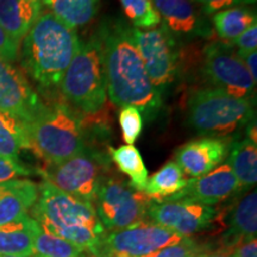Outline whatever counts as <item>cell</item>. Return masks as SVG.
I'll use <instances>...</instances> for the list:
<instances>
[{
	"label": "cell",
	"mask_w": 257,
	"mask_h": 257,
	"mask_svg": "<svg viewBox=\"0 0 257 257\" xmlns=\"http://www.w3.org/2000/svg\"><path fill=\"white\" fill-rule=\"evenodd\" d=\"M98 30L104 44L106 86L111 101L118 107L135 106L147 119L154 120L162 107V95L144 68L134 28L123 19H115L101 24Z\"/></svg>",
	"instance_id": "1"
},
{
	"label": "cell",
	"mask_w": 257,
	"mask_h": 257,
	"mask_svg": "<svg viewBox=\"0 0 257 257\" xmlns=\"http://www.w3.org/2000/svg\"><path fill=\"white\" fill-rule=\"evenodd\" d=\"M81 47L78 32L50 12L36 19L19 47L22 68L38 87L59 88L64 73Z\"/></svg>",
	"instance_id": "2"
},
{
	"label": "cell",
	"mask_w": 257,
	"mask_h": 257,
	"mask_svg": "<svg viewBox=\"0 0 257 257\" xmlns=\"http://www.w3.org/2000/svg\"><path fill=\"white\" fill-rule=\"evenodd\" d=\"M30 216L41 229L94 255L106 230L92 202L67 194L48 181L38 185V198Z\"/></svg>",
	"instance_id": "3"
},
{
	"label": "cell",
	"mask_w": 257,
	"mask_h": 257,
	"mask_svg": "<svg viewBox=\"0 0 257 257\" xmlns=\"http://www.w3.org/2000/svg\"><path fill=\"white\" fill-rule=\"evenodd\" d=\"M30 150L44 165H55L91 147L83 114L63 99L44 102L30 121L24 123Z\"/></svg>",
	"instance_id": "4"
},
{
	"label": "cell",
	"mask_w": 257,
	"mask_h": 257,
	"mask_svg": "<svg viewBox=\"0 0 257 257\" xmlns=\"http://www.w3.org/2000/svg\"><path fill=\"white\" fill-rule=\"evenodd\" d=\"M59 88L64 100L82 114L101 111L107 96V86L100 31L93 34L86 43H81Z\"/></svg>",
	"instance_id": "5"
},
{
	"label": "cell",
	"mask_w": 257,
	"mask_h": 257,
	"mask_svg": "<svg viewBox=\"0 0 257 257\" xmlns=\"http://www.w3.org/2000/svg\"><path fill=\"white\" fill-rule=\"evenodd\" d=\"M185 110L189 126L204 137H227L255 119L252 99L207 86L188 93Z\"/></svg>",
	"instance_id": "6"
},
{
	"label": "cell",
	"mask_w": 257,
	"mask_h": 257,
	"mask_svg": "<svg viewBox=\"0 0 257 257\" xmlns=\"http://www.w3.org/2000/svg\"><path fill=\"white\" fill-rule=\"evenodd\" d=\"M110 172V157L93 147H88L63 162L43 165L37 170L44 181L67 194L92 204Z\"/></svg>",
	"instance_id": "7"
},
{
	"label": "cell",
	"mask_w": 257,
	"mask_h": 257,
	"mask_svg": "<svg viewBox=\"0 0 257 257\" xmlns=\"http://www.w3.org/2000/svg\"><path fill=\"white\" fill-rule=\"evenodd\" d=\"M152 199L137 191L123 179L108 175L93 201L96 216L106 232L126 229L147 220Z\"/></svg>",
	"instance_id": "8"
},
{
	"label": "cell",
	"mask_w": 257,
	"mask_h": 257,
	"mask_svg": "<svg viewBox=\"0 0 257 257\" xmlns=\"http://www.w3.org/2000/svg\"><path fill=\"white\" fill-rule=\"evenodd\" d=\"M201 74L207 87L242 99H252L256 82L229 42H211L202 50Z\"/></svg>",
	"instance_id": "9"
},
{
	"label": "cell",
	"mask_w": 257,
	"mask_h": 257,
	"mask_svg": "<svg viewBox=\"0 0 257 257\" xmlns=\"http://www.w3.org/2000/svg\"><path fill=\"white\" fill-rule=\"evenodd\" d=\"M134 38L153 86L162 95L181 70V51L176 38L165 27L150 30L134 28Z\"/></svg>",
	"instance_id": "10"
},
{
	"label": "cell",
	"mask_w": 257,
	"mask_h": 257,
	"mask_svg": "<svg viewBox=\"0 0 257 257\" xmlns=\"http://www.w3.org/2000/svg\"><path fill=\"white\" fill-rule=\"evenodd\" d=\"M182 238L166 227L143 220L126 229L106 232L94 257H147Z\"/></svg>",
	"instance_id": "11"
},
{
	"label": "cell",
	"mask_w": 257,
	"mask_h": 257,
	"mask_svg": "<svg viewBox=\"0 0 257 257\" xmlns=\"http://www.w3.org/2000/svg\"><path fill=\"white\" fill-rule=\"evenodd\" d=\"M220 219L216 207L192 200L153 201L147 220L166 227L182 237H192L211 229Z\"/></svg>",
	"instance_id": "12"
},
{
	"label": "cell",
	"mask_w": 257,
	"mask_h": 257,
	"mask_svg": "<svg viewBox=\"0 0 257 257\" xmlns=\"http://www.w3.org/2000/svg\"><path fill=\"white\" fill-rule=\"evenodd\" d=\"M42 100L21 69L0 60V112L28 123Z\"/></svg>",
	"instance_id": "13"
},
{
	"label": "cell",
	"mask_w": 257,
	"mask_h": 257,
	"mask_svg": "<svg viewBox=\"0 0 257 257\" xmlns=\"http://www.w3.org/2000/svg\"><path fill=\"white\" fill-rule=\"evenodd\" d=\"M242 192L238 180L227 162L221 163L207 174L187 180V184L179 193L167 199L170 200H192L214 206Z\"/></svg>",
	"instance_id": "14"
},
{
	"label": "cell",
	"mask_w": 257,
	"mask_h": 257,
	"mask_svg": "<svg viewBox=\"0 0 257 257\" xmlns=\"http://www.w3.org/2000/svg\"><path fill=\"white\" fill-rule=\"evenodd\" d=\"M161 23L175 38H211L213 35L201 10L191 0H152Z\"/></svg>",
	"instance_id": "15"
},
{
	"label": "cell",
	"mask_w": 257,
	"mask_h": 257,
	"mask_svg": "<svg viewBox=\"0 0 257 257\" xmlns=\"http://www.w3.org/2000/svg\"><path fill=\"white\" fill-rule=\"evenodd\" d=\"M231 141L226 137H201L175 150L174 162L184 174L199 178L216 169L226 159Z\"/></svg>",
	"instance_id": "16"
},
{
	"label": "cell",
	"mask_w": 257,
	"mask_h": 257,
	"mask_svg": "<svg viewBox=\"0 0 257 257\" xmlns=\"http://www.w3.org/2000/svg\"><path fill=\"white\" fill-rule=\"evenodd\" d=\"M38 198V185L29 179L0 184V226L30 213Z\"/></svg>",
	"instance_id": "17"
},
{
	"label": "cell",
	"mask_w": 257,
	"mask_h": 257,
	"mask_svg": "<svg viewBox=\"0 0 257 257\" xmlns=\"http://www.w3.org/2000/svg\"><path fill=\"white\" fill-rule=\"evenodd\" d=\"M227 229L221 237L219 248H233L242 240L256 238L257 233V194L250 191L234 204L229 218Z\"/></svg>",
	"instance_id": "18"
},
{
	"label": "cell",
	"mask_w": 257,
	"mask_h": 257,
	"mask_svg": "<svg viewBox=\"0 0 257 257\" xmlns=\"http://www.w3.org/2000/svg\"><path fill=\"white\" fill-rule=\"evenodd\" d=\"M43 8L42 0H0V27L21 43Z\"/></svg>",
	"instance_id": "19"
},
{
	"label": "cell",
	"mask_w": 257,
	"mask_h": 257,
	"mask_svg": "<svg viewBox=\"0 0 257 257\" xmlns=\"http://www.w3.org/2000/svg\"><path fill=\"white\" fill-rule=\"evenodd\" d=\"M36 226V220L30 214L0 226V256H34Z\"/></svg>",
	"instance_id": "20"
},
{
	"label": "cell",
	"mask_w": 257,
	"mask_h": 257,
	"mask_svg": "<svg viewBox=\"0 0 257 257\" xmlns=\"http://www.w3.org/2000/svg\"><path fill=\"white\" fill-rule=\"evenodd\" d=\"M227 165L238 180L242 191L251 189L257 182V146L245 137L231 142Z\"/></svg>",
	"instance_id": "21"
},
{
	"label": "cell",
	"mask_w": 257,
	"mask_h": 257,
	"mask_svg": "<svg viewBox=\"0 0 257 257\" xmlns=\"http://www.w3.org/2000/svg\"><path fill=\"white\" fill-rule=\"evenodd\" d=\"M42 3L50 10V14L74 30L87 25L98 11L95 0H42Z\"/></svg>",
	"instance_id": "22"
},
{
	"label": "cell",
	"mask_w": 257,
	"mask_h": 257,
	"mask_svg": "<svg viewBox=\"0 0 257 257\" xmlns=\"http://www.w3.org/2000/svg\"><path fill=\"white\" fill-rule=\"evenodd\" d=\"M187 184L184 172L174 161H169L148 178L144 193L153 201H165L181 191Z\"/></svg>",
	"instance_id": "23"
},
{
	"label": "cell",
	"mask_w": 257,
	"mask_h": 257,
	"mask_svg": "<svg viewBox=\"0 0 257 257\" xmlns=\"http://www.w3.org/2000/svg\"><path fill=\"white\" fill-rule=\"evenodd\" d=\"M256 14L250 8L234 6L216 12L212 18L214 30L221 40L231 42L256 24Z\"/></svg>",
	"instance_id": "24"
},
{
	"label": "cell",
	"mask_w": 257,
	"mask_h": 257,
	"mask_svg": "<svg viewBox=\"0 0 257 257\" xmlns=\"http://www.w3.org/2000/svg\"><path fill=\"white\" fill-rule=\"evenodd\" d=\"M23 150H30L24 123L0 112V156L22 162L21 153Z\"/></svg>",
	"instance_id": "25"
},
{
	"label": "cell",
	"mask_w": 257,
	"mask_h": 257,
	"mask_svg": "<svg viewBox=\"0 0 257 257\" xmlns=\"http://www.w3.org/2000/svg\"><path fill=\"white\" fill-rule=\"evenodd\" d=\"M108 154L118 169L131 179L130 185L137 191L144 192L148 181V170L137 148L131 144H124L118 148L110 147Z\"/></svg>",
	"instance_id": "26"
},
{
	"label": "cell",
	"mask_w": 257,
	"mask_h": 257,
	"mask_svg": "<svg viewBox=\"0 0 257 257\" xmlns=\"http://www.w3.org/2000/svg\"><path fill=\"white\" fill-rule=\"evenodd\" d=\"M86 255H88V252L83 249L55 234L47 232L37 224L34 233L35 257H85Z\"/></svg>",
	"instance_id": "27"
},
{
	"label": "cell",
	"mask_w": 257,
	"mask_h": 257,
	"mask_svg": "<svg viewBox=\"0 0 257 257\" xmlns=\"http://www.w3.org/2000/svg\"><path fill=\"white\" fill-rule=\"evenodd\" d=\"M120 3L134 28L150 30L161 24L160 15L154 8L152 0H120Z\"/></svg>",
	"instance_id": "28"
},
{
	"label": "cell",
	"mask_w": 257,
	"mask_h": 257,
	"mask_svg": "<svg viewBox=\"0 0 257 257\" xmlns=\"http://www.w3.org/2000/svg\"><path fill=\"white\" fill-rule=\"evenodd\" d=\"M119 125L124 142L133 146L142 133V114L135 106H124L119 112Z\"/></svg>",
	"instance_id": "29"
},
{
	"label": "cell",
	"mask_w": 257,
	"mask_h": 257,
	"mask_svg": "<svg viewBox=\"0 0 257 257\" xmlns=\"http://www.w3.org/2000/svg\"><path fill=\"white\" fill-rule=\"evenodd\" d=\"M204 248L192 237H184L180 242L166 246L147 257H197Z\"/></svg>",
	"instance_id": "30"
},
{
	"label": "cell",
	"mask_w": 257,
	"mask_h": 257,
	"mask_svg": "<svg viewBox=\"0 0 257 257\" xmlns=\"http://www.w3.org/2000/svg\"><path fill=\"white\" fill-rule=\"evenodd\" d=\"M35 173L36 170L25 166L23 162H16L0 156V184L9 180L17 179L18 176H29Z\"/></svg>",
	"instance_id": "31"
},
{
	"label": "cell",
	"mask_w": 257,
	"mask_h": 257,
	"mask_svg": "<svg viewBox=\"0 0 257 257\" xmlns=\"http://www.w3.org/2000/svg\"><path fill=\"white\" fill-rule=\"evenodd\" d=\"M191 2L200 4L201 12L204 15H214L221 10L234 8V6L255 4L256 0H191Z\"/></svg>",
	"instance_id": "32"
},
{
	"label": "cell",
	"mask_w": 257,
	"mask_h": 257,
	"mask_svg": "<svg viewBox=\"0 0 257 257\" xmlns=\"http://www.w3.org/2000/svg\"><path fill=\"white\" fill-rule=\"evenodd\" d=\"M19 43L0 27V60L14 63L18 60Z\"/></svg>",
	"instance_id": "33"
},
{
	"label": "cell",
	"mask_w": 257,
	"mask_h": 257,
	"mask_svg": "<svg viewBox=\"0 0 257 257\" xmlns=\"http://www.w3.org/2000/svg\"><path fill=\"white\" fill-rule=\"evenodd\" d=\"M233 47H236L237 54H245L256 51L257 49V24H253L248 30L243 32L236 40L229 42Z\"/></svg>",
	"instance_id": "34"
},
{
	"label": "cell",
	"mask_w": 257,
	"mask_h": 257,
	"mask_svg": "<svg viewBox=\"0 0 257 257\" xmlns=\"http://www.w3.org/2000/svg\"><path fill=\"white\" fill-rule=\"evenodd\" d=\"M233 257H257L256 238L242 240L232 248Z\"/></svg>",
	"instance_id": "35"
},
{
	"label": "cell",
	"mask_w": 257,
	"mask_h": 257,
	"mask_svg": "<svg viewBox=\"0 0 257 257\" xmlns=\"http://www.w3.org/2000/svg\"><path fill=\"white\" fill-rule=\"evenodd\" d=\"M238 56L242 59V61L245 64L246 69L249 70L250 75L253 81L256 82L257 78V51H251V53L245 54H238Z\"/></svg>",
	"instance_id": "36"
},
{
	"label": "cell",
	"mask_w": 257,
	"mask_h": 257,
	"mask_svg": "<svg viewBox=\"0 0 257 257\" xmlns=\"http://www.w3.org/2000/svg\"><path fill=\"white\" fill-rule=\"evenodd\" d=\"M197 257H233L232 248H218L216 250H204Z\"/></svg>",
	"instance_id": "37"
},
{
	"label": "cell",
	"mask_w": 257,
	"mask_h": 257,
	"mask_svg": "<svg viewBox=\"0 0 257 257\" xmlns=\"http://www.w3.org/2000/svg\"><path fill=\"white\" fill-rule=\"evenodd\" d=\"M0 257H15V256H0ZM31 257H34V256H31Z\"/></svg>",
	"instance_id": "38"
},
{
	"label": "cell",
	"mask_w": 257,
	"mask_h": 257,
	"mask_svg": "<svg viewBox=\"0 0 257 257\" xmlns=\"http://www.w3.org/2000/svg\"><path fill=\"white\" fill-rule=\"evenodd\" d=\"M34 257H35V256H34ZM85 257H93V256H92V255H89V253H88V255H86Z\"/></svg>",
	"instance_id": "39"
}]
</instances>
